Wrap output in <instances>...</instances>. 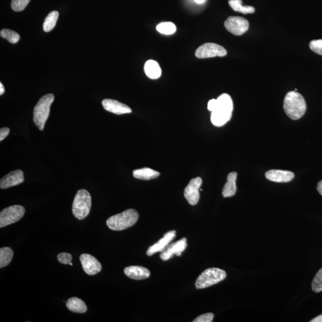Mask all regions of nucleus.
<instances>
[{
  "instance_id": "f257e3e1",
  "label": "nucleus",
  "mask_w": 322,
  "mask_h": 322,
  "mask_svg": "<svg viewBox=\"0 0 322 322\" xmlns=\"http://www.w3.org/2000/svg\"><path fill=\"white\" fill-rule=\"evenodd\" d=\"M217 106L211 113V121L216 127H222L231 119L233 111V103L230 96L222 94L217 98Z\"/></svg>"
},
{
  "instance_id": "f03ea898",
  "label": "nucleus",
  "mask_w": 322,
  "mask_h": 322,
  "mask_svg": "<svg viewBox=\"0 0 322 322\" xmlns=\"http://www.w3.org/2000/svg\"><path fill=\"white\" fill-rule=\"evenodd\" d=\"M284 109L288 117L293 120L300 119L306 113L307 106L303 96L295 91L290 92L285 96Z\"/></svg>"
},
{
  "instance_id": "7ed1b4c3",
  "label": "nucleus",
  "mask_w": 322,
  "mask_h": 322,
  "mask_svg": "<svg viewBox=\"0 0 322 322\" xmlns=\"http://www.w3.org/2000/svg\"><path fill=\"white\" fill-rule=\"evenodd\" d=\"M138 213L134 209H129L120 214L114 215L107 220L106 225L110 229L121 231L134 225L138 219Z\"/></svg>"
},
{
  "instance_id": "20e7f679",
  "label": "nucleus",
  "mask_w": 322,
  "mask_h": 322,
  "mask_svg": "<svg viewBox=\"0 0 322 322\" xmlns=\"http://www.w3.org/2000/svg\"><path fill=\"white\" fill-rule=\"evenodd\" d=\"M55 100V96L53 94H47L39 99L33 110V120L35 126L39 130L44 129L45 124L49 118L50 107Z\"/></svg>"
},
{
  "instance_id": "39448f33",
  "label": "nucleus",
  "mask_w": 322,
  "mask_h": 322,
  "mask_svg": "<svg viewBox=\"0 0 322 322\" xmlns=\"http://www.w3.org/2000/svg\"><path fill=\"white\" fill-rule=\"evenodd\" d=\"M92 207V197L85 189L77 192L72 205L73 216L78 220H83L88 216Z\"/></svg>"
},
{
  "instance_id": "423d86ee",
  "label": "nucleus",
  "mask_w": 322,
  "mask_h": 322,
  "mask_svg": "<svg viewBox=\"0 0 322 322\" xmlns=\"http://www.w3.org/2000/svg\"><path fill=\"white\" fill-rule=\"evenodd\" d=\"M226 276V272L219 268H207L196 279L195 287L197 290L204 289L219 283L224 280Z\"/></svg>"
},
{
  "instance_id": "0eeeda50",
  "label": "nucleus",
  "mask_w": 322,
  "mask_h": 322,
  "mask_svg": "<svg viewBox=\"0 0 322 322\" xmlns=\"http://www.w3.org/2000/svg\"><path fill=\"white\" fill-rule=\"evenodd\" d=\"M25 213V208L19 205L10 206L4 209L0 213V227H4L19 222Z\"/></svg>"
},
{
  "instance_id": "6e6552de",
  "label": "nucleus",
  "mask_w": 322,
  "mask_h": 322,
  "mask_svg": "<svg viewBox=\"0 0 322 322\" xmlns=\"http://www.w3.org/2000/svg\"><path fill=\"white\" fill-rule=\"evenodd\" d=\"M227 50L219 44L205 43L197 48L195 52L196 57L205 59L216 57H224L227 55Z\"/></svg>"
},
{
  "instance_id": "1a4fd4ad",
  "label": "nucleus",
  "mask_w": 322,
  "mask_h": 322,
  "mask_svg": "<svg viewBox=\"0 0 322 322\" xmlns=\"http://www.w3.org/2000/svg\"><path fill=\"white\" fill-rule=\"evenodd\" d=\"M249 22L240 16L228 17L225 22V27L234 35H242L249 29Z\"/></svg>"
},
{
  "instance_id": "9d476101",
  "label": "nucleus",
  "mask_w": 322,
  "mask_h": 322,
  "mask_svg": "<svg viewBox=\"0 0 322 322\" xmlns=\"http://www.w3.org/2000/svg\"><path fill=\"white\" fill-rule=\"evenodd\" d=\"M202 180L200 177L192 179L186 186L184 191V196L189 204L195 205L200 198L199 190Z\"/></svg>"
},
{
  "instance_id": "9b49d317",
  "label": "nucleus",
  "mask_w": 322,
  "mask_h": 322,
  "mask_svg": "<svg viewBox=\"0 0 322 322\" xmlns=\"http://www.w3.org/2000/svg\"><path fill=\"white\" fill-rule=\"evenodd\" d=\"M187 247V239L183 238L173 244H169L164 251L160 254V258L162 261H167L174 255L181 256Z\"/></svg>"
},
{
  "instance_id": "f8f14e48",
  "label": "nucleus",
  "mask_w": 322,
  "mask_h": 322,
  "mask_svg": "<svg viewBox=\"0 0 322 322\" xmlns=\"http://www.w3.org/2000/svg\"><path fill=\"white\" fill-rule=\"evenodd\" d=\"M83 270L87 275L93 276L101 270V265L97 259L88 254H81L80 257Z\"/></svg>"
},
{
  "instance_id": "ddd939ff",
  "label": "nucleus",
  "mask_w": 322,
  "mask_h": 322,
  "mask_svg": "<svg viewBox=\"0 0 322 322\" xmlns=\"http://www.w3.org/2000/svg\"><path fill=\"white\" fill-rule=\"evenodd\" d=\"M176 231L171 230L168 231L164 234L163 238H161L159 241L155 243L153 245L151 246L147 251L146 254L148 256H153L154 254L157 253H162L164 251L165 248L170 244V242L176 238Z\"/></svg>"
},
{
  "instance_id": "4468645a",
  "label": "nucleus",
  "mask_w": 322,
  "mask_h": 322,
  "mask_svg": "<svg viewBox=\"0 0 322 322\" xmlns=\"http://www.w3.org/2000/svg\"><path fill=\"white\" fill-rule=\"evenodd\" d=\"M24 182V172L21 169L10 172L0 181V188L7 189L18 186Z\"/></svg>"
},
{
  "instance_id": "2eb2a0df",
  "label": "nucleus",
  "mask_w": 322,
  "mask_h": 322,
  "mask_svg": "<svg viewBox=\"0 0 322 322\" xmlns=\"http://www.w3.org/2000/svg\"><path fill=\"white\" fill-rule=\"evenodd\" d=\"M102 105L106 111L117 115L130 114L132 112L130 107L126 104L109 98L102 101Z\"/></svg>"
},
{
  "instance_id": "dca6fc26",
  "label": "nucleus",
  "mask_w": 322,
  "mask_h": 322,
  "mask_svg": "<svg viewBox=\"0 0 322 322\" xmlns=\"http://www.w3.org/2000/svg\"><path fill=\"white\" fill-rule=\"evenodd\" d=\"M295 175L291 171L272 169L266 172L265 177L268 180L276 183H288L294 178Z\"/></svg>"
},
{
  "instance_id": "f3484780",
  "label": "nucleus",
  "mask_w": 322,
  "mask_h": 322,
  "mask_svg": "<svg viewBox=\"0 0 322 322\" xmlns=\"http://www.w3.org/2000/svg\"><path fill=\"white\" fill-rule=\"evenodd\" d=\"M124 271L127 277L134 280H143L148 278L151 275V272L148 268L137 265L127 267L124 268Z\"/></svg>"
},
{
  "instance_id": "a211bd4d",
  "label": "nucleus",
  "mask_w": 322,
  "mask_h": 322,
  "mask_svg": "<svg viewBox=\"0 0 322 322\" xmlns=\"http://www.w3.org/2000/svg\"><path fill=\"white\" fill-rule=\"evenodd\" d=\"M237 176L236 172H231L227 177V182L223 189L222 194L224 197L233 196L235 194L237 188L236 185Z\"/></svg>"
},
{
  "instance_id": "6ab92c4d",
  "label": "nucleus",
  "mask_w": 322,
  "mask_h": 322,
  "mask_svg": "<svg viewBox=\"0 0 322 322\" xmlns=\"http://www.w3.org/2000/svg\"><path fill=\"white\" fill-rule=\"evenodd\" d=\"M144 70L147 77L152 80L159 78L162 73L160 64L154 60H149L145 63Z\"/></svg>"
},
{
  "instance_id": "aec40b11",
  "label": "nucleus",
  "mask_w": 322,
  "mask_h": 322,
  "mask_svg": "<svg viewBox=\"0 0 322 322\" xmlns=\"http://www.w3.org/2000/svg\"><path fill=\"white\" fill-rule=\"evenodd\" d=\"M132 175L137 179L149 180L157 179L160 176V173L151 168H143L135 169L132 172Z\"/></svg>"
},
{
  "instance_id": "412c9836",
  "label": "nucleus",
  "mask_w": 322,
  "mask_h": 322,
  "mask_svg": "<svg viewBox=\"0 0 322 322\" xmlns=\"http://www.w3.org/2000/svg\"><path fill=\"white\" fill-rule=\"evenodd\" d=\"M66 307L72 312L84 313L87 312V307L82 299L77 297L70 298L66 301Z\"/></svg>"
},
{
  "instance_id": "4be33fe9",
  "label": "nucleus",
  "mask_w": 322,
  "mask_h": 322,
  "mask_svg": "<svg viewBox=\"0 0 322 322\" xmlns=\"http://www.w3.org/2000/svg\"><path fill=\"white\" fill-rule=\"evenodd\" d=\"M13 251L9 247H3L0 249V268H3L12 261Z\"/></svg>"
},
{
  "instance_id": "5701e85b",
  "label": "nucleus",
  "mask_w": 322,
  "mask_h": 322,
  "mask_svg": "<svg viewBox=\"0 0 322 322\" xmlns=\"http://www.w3.org/2000/svg\"><path fill=\"white\" fill-rule=\"evenodd\" d=\"M228 4L233 10L243 14L254 13L256 11L255 8L253 6L242 5V0H229Z\"/></svg>"
},
{
  "instance_id": "b1692460",
  "label": "nucleus",
  "mask_w": 322,
  "mask_h": 322,
  "mask_svg": "<svg viewBox=\"0 0 322 322\" xmlns=\"http://www.w3.org/2000/svg\"><path fill=\"white\" fill-rule=\"evenodd\" d=\"M58 18L59 12L57 11H53L47 15L43 24V30L45 32H50L53 30L56 26Z\"/></svg>"
},
{
  "instance_id": "393cba45",
  "label": "nucleus",
  "mask_w": 322,
  "mask_h": 322,
  "mask_svg": "<svg viewBox=\"0 0 322 322\" xmlns=\"http://www.w3.org/2000/svg\"><path fill=\"white\" fill-rule=\"evenodd\" d=\"M157 30L163 35H172L176 31V27L171 22H162L157 26Z\"/></svg>"
},
{
  "instance_id": "a878e982",
  "label": "nucleus",
  "mask_w": 322,
  "mask_h": 322,
  "mask_svg": "<svg viewBox=\"0 0 322 322\" xmlns=\"http://www.w3.org/2000/svg\"><path fill=\"white\" fill-rule=\"evenodd\" d=\"M0 35L2 38L6 39L7 41L12 44L17 43L20 39L19 33L11 30L4 29L1 30V32H0Z\"/></svg>"
},
{
  "instance_id": "bb28decb",
  "label": "nucleus",
  "mask_w": 322,
  "mask_h": 322,
  "mask_svg": "<svg viewBox=\"0 0 322 322\" xmlns=\"http://www.w3.org/2000/svg\"><path fill=\"white\" fill-rule=\"evenodd\" d=\"M312 288L316 293L322 291V267L319 270L312 281Z\"/></svg>"
},
{
  "instance_id": "cd10ccee",
  "label": "nucleus",
  "mask_w": 322,
  "mask_h": 322,
  "mask_svg": "<svg viewBox=\"0 0 322 322\" xmlns=\"http://www.w3.org/2000/svg\"><path fill=\"white\" fill-rule=\"evenodd\" d=\"M31 0H12L11 7L15 12L23 11Z\"/></svg>"
},
{
  "instance_id": "c85d7f7f",
  "label": "nucleus",
  "mask_w": 322,
  "mask_h": 322,
  "mask_svg": "<svg viewBox=\"0 0 322 322\" xmlns=\"http://www.w3.org/2000/svg\"><path fill=\"white\" fill-rule=\"evenodd\" d=\"M309 47L313 52L322 56V39L311 41Z\"/></svg>"
},
{
  "instance_id": "c756f323",
  "label": "nucleus",
  "mask_w": 322,
  "mask_h": 322,
  "mask_svg": "<svg viewBox=\"0 0 322 322\" xmlns=\"http://www.w3.org/2000/svg\"><path fill=\"white\" fill-rule=\"evenodd\" d=\"M58 259L62 264H69L72 261V257L69 253H62L58 256Z\"/></svg>"
},
{
  "instance_id": "7c9ffc66",
  "label": "nucleus",
  "mask_w": 322,
  "mask_h": 322,
  "mask_svg": "<svg viewBox=\"0 0 322 322\" xmlns=\"http://www.w3.org/2000/svg\"><path fill=\"white\" fill-rule=\"evenodd\" d=\"M214 315L213 313H207L198 316L193 321V322H211L213 321Z\"/></svg>"
},
{
  "instance_id": "2f4dec72",
  "label": "nucleus",
  "mask_w": 322,
  "mask_h": 322,
  "mask_svg": "<svg viewBox=\"0 0 322 322\" xmlns=\"http://www.w3.org/2000/svg\"><path fill=\"white\" fill-rule=\"evenodd\" d=\"M10 132V129L7 127H4L0 129V141H2L7 136Z\"/></svg>"
},
{
  "instance_id": "473e14b6",
  "label": "nucleus",
  "mask_w": 322,
  "mask_h": 322,
  "mask_svg": "<svg viewBox=\"0 0 322 322\" xmlns=\"http://www.w3.org/2000/svg\"><path fill=\"white\" fill-rule=\"evenodd\" d=\"M217 99H211L208 101V109L211 112H213L217 106Z\"/></svg>"
},
{
  "instance_id": "72a5a7b5",
  "label": "nucleus",
  "mask_w": 322,
  "mask_h": 322,
  "mask_svg": "<svg viewBox=\"0 0 322 322\" xmlns=\"http://www.w3.org/2000/svg\"><path fill=\"white\" fill-rule=\"evenodd\" d=\"M310 322H322V315L317 316V317L312 319Z\"/></svg>"
},
{
  "instance_id": "f704fd0d",
  "label": "nucleus",
  "mask_w": 322,
  "mask_h": 322,
  "mask_svg": "<svg viewBox=\"0 0 322 322\" xmlns=\"http://www.w3.org/2000/svg\"><path fill=\"white\" fill-rule=\"evenodd\" d=\"M317 190L320 194L322 196V180L318 183Z\"/></svg>"
},
{
  "instance_id": "c9c22d12",
  "label": "nucleus",
  "mask_w": 322,
  "mask_h": 322,
  "mask_svg": "<svg viewBox=\"0 0 322 322\" xmlns=\"http://www.w3.org/2000/svg\"><path fill=\"white\" fill-rule=\"evenodd\" d=\"M5 92V89L3 84L0 83V95H2Z\"/></svg>"
},
{
  "instance_id": "e433bc0d",
  "label": "nucleus",
  "mask_w": 322,
  "mask_h": 322,
  "mask_svg": "<svg viewBox=\"0 0 322 322\" xmlns=\"http://www.w3.org/2000/svg\"><path fill=\"white\" fill-rule=\"evenodd\" d=\"M197 4H202L205 1V0H194Z\"/></svg>"
},
{
  "instance_id": "4c0bfd02",
  "label": "nucleus",
  "mask_w": 322,
  "mask_h": 322,
  "mask_svg": "<svg viewBox=\"0 0 322 322\" xmlns=\"http://www.w3.org/2000/svg\"><path fill=\"white\" fill-rule=\"evenodd\" d=\"M69 265H72L73 264L72 263V262H70V263L69 264Z\"/></svg>"
}]
</instances>
